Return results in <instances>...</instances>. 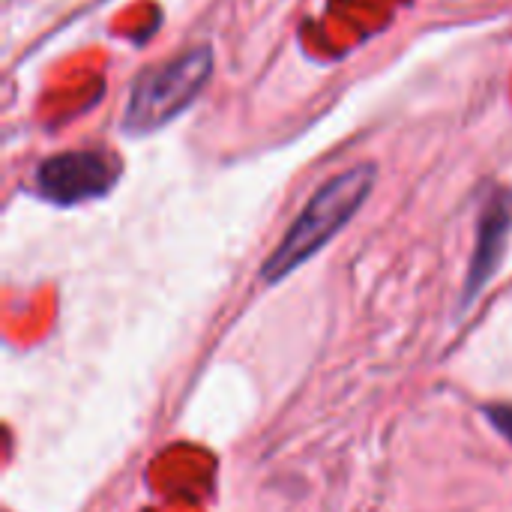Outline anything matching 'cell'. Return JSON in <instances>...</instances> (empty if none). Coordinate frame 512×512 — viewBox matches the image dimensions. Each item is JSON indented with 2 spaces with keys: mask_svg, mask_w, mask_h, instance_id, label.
<instances>
[{
  "mask_svg": "<svg viewBox=\"0 0 512 512\" xmlns=\"http://www.w3.org/2000/svg\"><path fill=\"white\" fill-rule=\"evenodd\" d=\"M483 414H486V420L495 426V432H498V435H504V438L512 444V405H507V402L486 405V408H483Z\"/></svg>",
  "mask_w": 512,
  "mask_h": 512,
  "instance_id": "5",
  "label": "cell"
},
{
  "mask_svg": "<svg viewBox=\"0 0 512 512\" xmlns=\"http://www.w3.org/2000/svg\"><path fill=\"white\" fill-rule=\"evenodd\" d=\"M117 180L120 162L105 150H66L39 162L33 174L36 195L57 207H75L105 198L117 186Z\"/></svg>",
  "mask_w": 512,
  "mask_h": 512,
  "instance_id": "3",
  "label": "cell"
},
{
  "mask_svg": "<svg viewBox=\"0 0 512 512\" xmlns=\"http://www.w3.org/2000/svg\"><path fill=\"white\" fill-rule=\"evenodd\" d=\"M378 183V168L372 162L354 165L336 177H330L300 210V216L291 222L279 246L270 252V258L261 267V279L267 285H276L288 279L297 267L312 261L369 201L372 189Z\"/></svg>",
  "mask_w": 512,
  "mask_h": 512,
  "instance_id": "1",
  "label": "cell"
},
{
  "mask_svg": "<svg viewBox=\"0 0 512 512\" xmlns=\"http://www.w3.org/2000/svg\"><path fill=\"white\" fill-rule=\"evenodd\" d=\"M512 231V192L510 189H489L480 207V219H477V246L471 255V267H468V279H465V291H462V306H471L483 288L492 282V276L501 267L504 249H507V237Z\"/></svg>",
  "mask_w": 512,
  "mask_h": 512,
  "instance_id": "4",
  "label": "cell"
},
{
  "mask_svg": "<svg viewBox=\"0 0 512 512\" xmlns=\"http://www.w3.org/2000/svg\"><path fill=\"white\" fill-rule=\"evenodd\" d=\"M213 78V48L198 45L174 60L141 72L132 87L120 117V132L129 138H144L177 120Z\"/></svg>",
  "mask_w": 512,
  "mask_h": 512,
  "instance_id": "2",
  "label": "cell"
}]
</instances>
